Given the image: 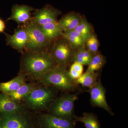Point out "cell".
Instances as JSON below:
<instances>
[{
    "instance_id": "1",
    "label": "cell",
    "mask_w": 128,
    "mask_h": 128,
    "mask_svg": "<svg viewBox=\"0 0 128 128\" xmlns=\"http://www.w3.org/2000/svg\"><path fill=\"white\" fill-rule=\"evenodd\" d=\"M57 64L48 51H28L22 57L19 72L27 80L38 82L41 77Z\"/></svg>"
},
{
    "instance_id": "2",
    "label": "cell",
    "mask_w": 128,
    "mask_h": 128,
    "mask_svg": "<svg viewBox=\"0 0 128 128\" xmlns=\"http://www.w3.org/2000/svg\"><path fill=\"white\" fill-rule=\"evenodd\" d=\"M58 90L52 86L41 85L34 90L21 103L34 112H47L50 103L57 97Z\"/></svg>"
},
{
    "instance_id": "3",
    "label": "cell",
    "mask_w": 128,
    "mask_h": 128,
    "mask_svg": "<svg viewBox=\"0 0 128 128\" xmlns=\"http://www.w3.org/2000/svg\"><path fill=\"white\" fill-rule=\"evenodd\" d=\"M38 82L43 86H52L66 93L75 91L78 84L70 76L66 66L59 64L44 74Z\"/></svg>"
},
{
    "instance_id": "4",
    "label": "cell",
    "mask_w": 128,
    "mask_h": 128,
    "mask_svg": "<svg viewBox=\"0 0 128 128\" xmlns=\"http://www.w3.org/2000/svg\"><path fill=\"white\" fill-rule=\"evenodd\" d=\"M0 128H40L38 113L27 108L15 112H0Z\"/></svg>"
},
{
    "instance_id": "5",
    "label": "cell",
    "mask_w": 128,
    "mask_h": 128,
    "mask_svg": "<svg viewBox=\"0 0 128 128\" xmlns=\"http://www.w3.org/2000/svg\"><path fill=\"white\" fill-rule=\"evenodd\" d=\"M79 94V92L74 94L66 92L56 98L50 103L47 113L64 119L74 120V105Z\"/></svg>"
},
{
    "instance_id": "6",
    "label": "cell",
    "mask_w": 128,
    "mask_h": 128,
    "mask_svg": "<svg viewBox=\"0 0 128 128\" xmlns=\"http://www.w3.org/2000/svg\"><path fill=\"white\" fill-rule=\"evenodd\" d=\"M26 31L28 41L26 49L28 51H47L51 41L46 38L39 26L33 19L25 24L24 27Z\"/></svg>"
},
{
    "instance_id": "7",
    "label": "cell",
    "mask_w": 128,
    "mask_h": 128,
    "mask_svg": "<svg viewBox=\"0 0 128 128\" xmlns=\"http://www.w3.org/2000/svg\"><path fill=\"white\" fill-rule=\"evenodd\" d=\"M76 50L62 36L54 42L50 49V55L57 64L66 66L73 62Z\"/></svg>"
},
{
    "instance_id": "8",
    "label": "cell",
    "mask_w": 128,
    "mask_h": 128,
    "mask_svg": "<svg viewBox=\"0 0 128 128\" xmlns=\"http://www.w3.org/2000/svg\"><path fill=\"white\" fill-rule=\"evenodd\" d=\"M90 98V102L93 106L103 108L109 114L114 115L106 98V90L102 84L100 78H98L96 84L88 90Z\"/></svg>"
},
{
    "instance_id": "9",
    "label": "cell",
    "mask_w": 128,
    "mask_h": 128,
    "mask_svg": "<svg viewBox=\"0 0 128 128\" xmlns=\"http://www.w3.org/2000/svg\"><path fill=\"white\" fill-rule=\"evenodd\" d=\"M40 128H76V122L53 116L47 113H38Z\"/></svg>"
},
{
    "instance_id": "10",
    "label": "cell",
    "mask_w": 128,
    "mask_h": 128,
    "mask_svg": "<svg viewBox=\"0 0 128 128\" xmlns=\"http://www.w3.org/2000/svg\"><path fill=\"white\" fill-rule=\"evenodd\" d=\"M28 37L24 28L16 30L12 36H7V42L10 45L20 51H22L27 46Z\"/></svg>"
},
{
    "instance_id": "11",
    "label": "cell",
    "mask_w": 128,
    "mask_h": 128,
    "mask_svg": "<svg viewBox=\"0 0 128 128\" xmlns=\"http://www.w3.org/2000/svg\"><path fill=\"white\" fill-rule=\"evenodd\" d=\"M58 14V12L55 9L46 7L37 11L33 20L38 26H41L57 22V17Z\"/></svg>"
},
{
    "instance_id": "12",
    "label": "cell",
    "mask_w": 128,
    "mask_h": 128,
    "mask_svg": "<svg viewBox=\"0 0 128 128\" xmlns=\"http://www.w3.org/2000/svg\"><path fill=\"white\" fill-rule=\"evenodd\" d=\"M26 76L19 72L17 76L8 82H0V92L9 94L16 92L26 82Z\"/></svg>"
},
{
    "instance_id": "13",
    "label": "cell",
    "mask_w": 128,
    "mask_h": 128,
    "mask_svg": "<svg viewBox=\"0 0 128 128\" xmlns=\"http://www.w3.org/2000/svg\"><path fill=\"white\" fill-rule=\"evenodd\" d=\"M26 108L22 104L12 100L7 94L0 92V112H15Z\"/></svg>"
},
{
    "instance_id": "14",
    "label": "cell",
    "mask_w": 128,
    "mask_h": 128,
    "mask_svg": "<svg viewBox=\"0 0 128 128\" xmlns=\"http://www.w3.org/2000/svg\"><path fill=\"white\" fill-rule=\"evenodd\" d=\"M31 7L26 6H14L12 10V14L8 20H13L18 24H25L32 20Z\"/></svg>"
},
{
    "instance_id": "15",
    "label": "cell",
    "mask_w": 128,
    "mask_h": 128,
    "mask_svg": "<svg viewBox=\"0 0 128 128\" xmlns=\"http://www.w3.org/2000/svg\"><path fill=\"white\" fill-rule=\"evenodd\" d=\"M41 85L42 84L38 82H30L28 83L26 82L16 92L8 95L12 100L21 103L22 100L27 96L34 90Z\"/></svg>"
},
{
    "instance_id": "16",
    "label": "cell",
    "mask_w": 128,
    "mask_h": 128,
    "mask_svg": "<svg viewBox=\"0 0 128 128\" xmlns=\"http://www.w3.org/2000/svg\"><path fill=\"white\" fill-rule=\"evenodd\" d=\"M82 18L79 14L72 12L64 16L58 22L62 32H64L74 30Z\"/></svg>"
},
{
    "instance_id": "17",
    "label": "cell",
    "mask_w": 128,
    "mask_h": 128,
    "mask_svg": "<svg viewBox=\"0 0 128 128\" xmlns=\"http://www.w3.org/2000/svg\"><path fill=\"white\" fill-rule=\"evenodd\" d=\"M39 27L46 38L50 41L64 35L57 22H50Z\"/></svg>"
},
{
    "instance_id": "18",
    "label": "cell",
    "mask_w": 128,
    "mask_h": 128,
    "mask_svg": "<svg viewBox=\"0 0 128 128\" xmlns=\"http://www.w3.org/2000/svg\"><path fill=\"white\" fill-rule=\"evenodd\" d=\"M63 37L68 41L72 48L77 50L85 47L86 42L79 33L74 30L64 32Z\"/></svg>"
},
{
    "instance_id": "19",
    "label": "cell",
    "mask_w": 128,
    "mask_h": 128,
    "mask_svg": "<svg viewBox=\"0 0 128 128\" xmlns=\"http://www.w3.org/2000/svg\"><path fill=\"white\" fill-rule=\"evenodd\" d=\"M74 120L76 122H80L84 124L86 128H101L97 117L92 113H84L82 116L76 115Z\"/></svg>"
},
{
    "instance_id": "20",
    "label": "cell",
    "mask_w": 128,
    "mask_h": 128,
    "mask_svg": "<svg viewBox=\"0 0 128 128\" xmlns=\"http://www.w3.org/2000/svg\"><path fill=\"white\" fill-rule=\"evenodd\" d=\"M98 74L96 72H86L77 80H75L77 84L84 87L90 88L96 84L98 80Z\"/></svg>"
},
{
    "instance_id": "21",
    "label": "cell",
    "mask_w": 128,
    "mask_h": 128,
    "mask_svg": "<svg viewBox=\"0 0 128 128\" xmlns=\"http://www.w3.org/2000/svg\"><path fill=\"white\" fill-rule=\"evenodd\" d=\"M105 63V60L104 57L101 54L97 53L93 56L86 72H96L102 68L104 66Z\"/></svg>"
},
{
    "instance_id": "22",
    "label": "cell",
    "mask_w": 128,
    "mask_h": 128,
    "mask_svg": "<svg viewBox=\"0 0 128 128\" xmlns=\"http://www.w3.org/2000/svg\"><path fill=\"white\" fill-rule=\"evenodd\" d=\"M78 32L86 42L91 35V28L84 18H82L78 26L74 30Z\"/></svg>"
},
{
    "instance_id": "23",
    "label": "cell",
    "mask_w": 128,
    "mask_h": 128,
    "mask_svg": "<svg viewBox=\"0 0 128 128\" xmlns=\"http://www.w3.org/2000/svg\"><path fill=\"white\" fill-rule=\"evenodd\" d=\"M87 50L93 54L95 55L98 52L99 44L98 39L96 35L92 34L86 42Z\"/></svg>"
},
{
    "instance_id": "24",
    "label": "cell",
    "mask_w": 128,
    "mask_h": 128,
    "mask_svg": "<svg viewBox=\"0 0 128 128\" xmlns=\"http://www.w3.org/2000/svg\"><path fill=\"white\" fill-rule=\"evenodd\" d=\"M85 47L76 50L73 58V62H76L82 64L83 65H88L84 57Z\"/></svg>"
},
{
    "instance_id": "25",
    "label": "cell",
    "mask_w": 128,
    "mask_h": 128,
    "mask_svg": "<svg viewBox=\"0 0 128 128\" xmlns=\"http://www.w3.org/2000/svg\"><path fill=\"white\" fill-rule=\"evenodd\" d=\"M83 65L78 62H74L71 66L74 70L81 74H82L83 71Z\"/></svg>"
},
{
    "instance_id": "26",
    "label": "cell",
    "mask_w": 128,
    "mask_h": 128,
    "mask_svg": "<svg viewBox=\"0 0 128 128\" xmlns=\"http://www.w3.org/2000/svg\"><path fill=\"white\" fill-rule=\"evenodd\" d=\"M68 72L70 76L72 79L74 80H77L82 74L76 71L71 67H70V69Z\"/></svg>"
},
{
    "instance_id": "27",
    "label": "cell",
    "mask_w": 128,
    "mask_h": 128,
    "mask_svg": "<svg viewBox=\"0 0 128 128\" xmlns=\"http://www.w3.org/2000/svg\"><path fill=\"white\" fill-rule=\"evenodd\" d=\"M5 28L4 22L0 19V32H3Z\"/></svg>"
}]
</instances>
